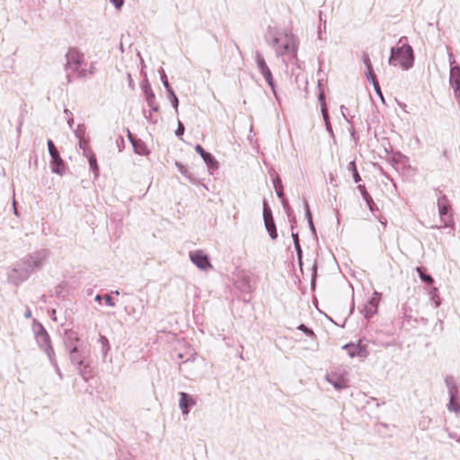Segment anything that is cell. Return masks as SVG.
Returning <instances> with one entry per match:
<instances>
[{
	"label": "cell",
	"instance_id": "1",
	"mask_svg": "<svg viewBox=\"0 0 460 460\" xmlns=\"http://www.w3.org/2000/svg\"><path fill=\"white\" fill-rule=\"evenodd\" d=\"M64 341L73 365L84 379H93L95 375V369L81 337L72 330H67L64 333Z\"/></svg>",
	"mask_w": 460,
	"mask_h": 460
},
{
	"label": "cell",
	"instance_id": "2",
	"mask_svg": "<svg viewBox=\"0 0 460 460\" xmlns=\"http://www.w3.org/2000/svg\"><path fill=\"white\" fill-rule=\"evenodd\" d=\"M50 253L48 249H41L15 262L7 271L8 282L14 286L22 284L32 274L41 270L47 262Z\"/></svg>",
	"mask_w": 460,
	"mask_h": 460
},
{
	"label": "cell",
	"instance_id": "3",
	"mask_svg": "<svg viewBox=\"0 0 460 460\" xmlns=\"http://www.w3.org/2000/svg\"><path fill=\"white\" fill-rule=\"evenodd\" d=\"M265 39L278 56L285 59H297L298 38L291 30L286 28H269Z\"/></svg>",
	"mask_w": 460,
	"mask_h": 460
},
{
	"label": "cell",
	"instance_id": "4",
	"mask_svg": "<svg viewBox=\"0 0 460 460\" xmlns=\"http://www.w3.org/2000/svg\"><path fill=\"white\" fill-rule=\"evenodd\" d=\"M32 330H33V334L35 335L37 343L39 344V346H40L41 350L50 359V362H51V364L53 366V368L56 370V371L59 373V375H60V370L59 369L58 362H57L54 350L52 347L50 336H49L48 333L46 332L45 328L41 325V323L39 321L34 319V320L32 321Z\"/></svg>",
	"mask_w": 460,
	"mask_h": 460
},
{
	"label": "cell",
	"instance_id": "5",
	"mask_svg": "<svg viewBox=\"0 0 460 460\" xmlns=\"http://www.w3.org/2000/svg\"><path fill=\"white\" fill-rule=\"evenodd\" d=\"M76 135L78 139V143L81 148L84 155L86 157L87 161L89 163L91 169L93 174L95 175V178H98L100 176V169L98 163H97V158L95 157V154L93 151L92 146H91L90 138L87 134L86 125L80 124L77 127L76 131Z\"/></svg>",
	"mask_w": 460,
	"mask_h": 460
},
{
	"label": "cell",
	"instance_id": "6",
	"mask_svg": "<svg viewBox=\"0 0 460 460\" xmlns=\"http://www.w3.org/2000/svg\"><path fill=\"white\" fill-rule=\"evenodd\" d=\"M389 64L404 70L410 69L415 64V53L413 48L407 43H400L391 52Z\"/></svg>",
	"mask_w": 460,
	"mask_h": 460
},
{
	"label": "cell",
	"instance_id": "7",
	"mask_svg": "<svg viewBox=\"0 0 460 460\" xmlns=\"http://www.w3.org/2000/svg\"><path fill=\"white\" fill-rule=\"evenodd\" d=\"M257 284V278L253 272L247 270H238L233 276V285L242 296H251Z\"/></svg>",
	"mask_w": 460,
	"mask_h": 460
},
{
	"label": "cell",
	"instance_id": "8",
	"mask_svg": "<svg viewBox=\"0 0 460 460\" xmlns=\"http://www.w3.org/2000/svg\"><path fill=\"white\" fill-rule=\"evenodd\" d=\"M140 86L142 89V93L144 95L145 102L147 105L149 106V115L147 116V120L151 123H157L158 122V114L159 113V107H158L156 96L154 94L152 87L149 84V79L147 77V74L144 70V68H142L141 71V79H140Z\"/></svg>",
	"mask_w": 460,
	"mask_h": 460
},
{
	"label": "cell",
	"instance_id": "9",
	"mask_svg": "<svg viewBox=\"0 0 460 460\" xmlns=\"http://www.w3.org/2000/svg\"><path fill=\"white\" fill-rule=\"evenodd\" d=\"M67 71L69 80L85 77L87 74V70L85 68V59L80 50L71 49L68 51Z\"/></svg>",
	"mask_w": 460,
	"mask_h": 460
},
{
	"label": "cell",
	"instance_id": "10",
	"mask_svg": "<svg viewBox=\"0 0 460 460\" xmlns=\"http://www.w3.org/2000/svg\"><path fill=\"white\" fill-rule=\"evenodd\" d=\"M388 163L397 170L402 177L411 176L413 168L411 167L409 159L397 150H392L388 153Z\"/></svg>",
	"mask_w": 460,
	"mask_h": 460
},
{
	"label": "cell",
	"instance_id": "11",
	"mask_svg": "<svg viewBox=\"0 0 460 460\" xmlns=\"http://www.w3.org/2000/svg\"><path fill=\"white\" fill-rule=\"evenodd\" d=\"M438 207H439L440 217H441V221H442L443 227L454 229L455 222H454L453 210H452L451 203L447 198V196L441 195L438 198Z\"/></svg>",
	"mask_w": 460,
	"mask_h": 460
},
{
	"label": "cell",
	"instance_id": "12",
	"mask_svg": "<svg viewBox=\"0 0 460 460\" xmlns=\"http://www.w3.org/2000/svg\"><path fill=\"white\" fill-rule=\"evenodd\" d=\"M48 149L50 151V158H51V160H50L51 171L56 175H59L60 176H65L68 172V166L61 158L59 150L51 140L48 141Z\"/></svg>",
	"mask_w": 460,
	"mask_h": 460
},
{
	"label": "cell",
	"instance_id": "13",
	"mask_svg": "<svg viewBox=\"0 0 460 460\" xmlns=\"http://www.w3.org/2000/svg\"><path fill=\"white\" fill-rule=\"evenodd\" d=\"M446 385L449 388L450 394V404L449 408L451 412L455 414H460V392L459 384L457 383L456 379L452 377H448L446 379Z\"/></svg>",
	"mask_w": 460,
	"mask_h": 460
},
{
	"label": "cell",
	"instance_id": "14",
	"mask_svg": "<svg viewBox=\"0 0 460 460\" xmlns=\"http://www.w3.org/2000/svg\"><path fill=\"white\" fill-rule=\"evenodd\" d=\"M318 98H319V103H320L321 113H322V116H323L324 122H325L326 131L329 132V134L332 138H334L332 122L330 120L329 111H328V107H327L325 86H324V84L322 81H319V84H318Z\"/></svg>",
	"mask_w": 460,
	"mask_h": 460
},
{
	"label": "cell",
	"instance_id": "15",
	"mask_svg": "<svg viewBox=\"0 0 460 460\" xmlns=\"http://www.w3.org/2000/svg\"><path fill=\"white\" fill-rule=\"evenodd\" d=\"M262 217H263L264 225H265V229H266L268 234L272 239H276L278 237L277 226H276L275 221H274L272 211H271V207H270V205H269V203H268L266 200H263Z\"/></svg>",
	"mask_w": 460,
	"mask_h": 460
},
{
	"label": "cell",
	"instance_id": "16",
	"mask_svg": "<svg viewBox=\"0 0 460 460\" xmlns=\"http://www.w3.org/2000/svg\"><path fill=\"white\" fill-rule=\"evenodd\" d=\"M326 379L330 383L338 389L346 388L349 385L348 373L342 368L332 369L326 376Z\"/></svg>",
	"mask_w": 460,
	"mask_h": 460
},
{
	"label": "cell",
	"instance_id": "17",
	"mask_svg": "<svg viewBox=\"0 0 460 460\" xmlns=\"http://www.w3.org/2000/svg\"><path fill=\"white\" fill-rule=\"evenodd\" d=\"M255 60H256L258 68H259L260 72L262 74V77L265 79L268 86L271 87V91H272L273 95H275L276 98H278L277 92H276L275 82H274L272 73H271V69L268 67L265 59H263L262 55L260 52L256 53Z\"/></svg>",
	"mask_w": 460,
	"mask_h": 460
},
{
	"label": "cell",
	"instance_id": "18",
	"mask_svg": "<svg viewBox=\"0 0 460 460\" xmlns=\"http://www.w3.org/2000/svg\"><path fill=\"white\" fill-rule=\"evenodd\" d=\"M358 190L360 191L362 198L364 199V201H365L366 203H367V205H368V207L370 209L371 213L379 220L380 223H382L384 226L387 225V221H386V219H385L383 215L381 214V212L379 211V208L377 207L376 203H374L373 199L371 198L370 194L368 193V191L366 189L365 186H364V185H359V186H358Z\"/></svg>",
	"mask_w": 460,
	"mask_h": 460
},
{
	"label": "cell",
	"instance_id": "19",
	"mask_svg": "<svg viewBox=\"0 0 460 460\" xmlns=\"http://www.w3.org/2000/svg\"><path fill=\"white\" fill-rule=\"evenodd\" d=\"M190 259L191 261L194 262L196 266L200 268L203 271H207L209 269H212V265L211 263V260L207 253L203 252L202 250H197V251H192L190 252Z\"/></svg>",
	"mask_w": 460,
	"mask_h": 460
},
{
	"label": "cell",
	"instance_id": "20",
	"mask_svg": "<svg viewBox=\"0 0 460 460\" xmlns=\"http://www.w3.org/2000/svg\"><path fill=\"white\" fill-rule=\"evenodd\" d=\"M127 132H128L127 135L133 147L134 152L139 156H144V157L149 156L151 153V150L149 149L148 145L146 144L143 140H140L138 136L134 135L130 130H127Z\"/></svg>",
	"mask_w": 460,
	"mask_h": 460
},
{
	"label": "cell",
	"instance_id": "21",
	"mask_svg": "<svg viewBox=\"0 0 460 460\" xmlns=\"http://www.w3.org/2000/svg\"><path fill=\"white\" fill-rule=\"evenodd\" d=\"M196 151L200 154L201 158H203V161L206 164L209 171L211 172V173H215V172L219 170L221 165H220L219 161L217 160V158L212 154L209 153L200 145L196 147Z\"/></svg>",
	"mask_w": 460,
	"mask_h": 460
},
{
	"label": "cell",
	"instance_id": "22",
	"mask_svg": "<svg viewBox=\"0 0 460 460\" xmlns=\"http://www.w3.org/2000/svg\"><path fill=\"white\" fill-rule=\"evenodd\" d=\"M363 60H364V63H365L366 67H367V69H368V73H369L370 80H371L372 84H373V86H374L376 93L379 95V98L382 100V102L385 103L383 94H382V91H381V88H380V86H379V80H378V77H377V75H376V73H375L374 68L372 67V64H371V61H370V57H369V55L367 54V53L363 55Z\"/></svg>",
	"mask_w": 460,
	"mask_h": 460
},
{
	"label": "cell",
	"instance_id": "23",
	"mask_svg": "<svg viewBox=\"0 0 460 460\" xmlns=\"http://www.w3.org/2000/svg\"><path fill=\"white\" fill-rule=\"evenodd\" d=\"M160 77H161V80H162L163 84L165 86V88L167 90V96H168V99L171 102L172 106L175 108L176 112H178V106H179V100L177 98L175 92L173 90L170 84H169V81H168V78H167V75L166 73L164 72L162 68H160Z\"/></svg>",
	"mask_w": 460,
	"mask_h": 460
},
{
	"label": "cell",
	"instance_id": "24",
	"mask_svg": "<svg viewBox=\"0 0 460 460\" xmlns=\"http://www.w3.org/2000/svg\"><path fill=\"white\" fill-rule=\"evenodd\" d=\"M451 84L454 91L456 99L460 104V68L457 64L452 66L451 71Z\"/></svg>",
	"mask_w": 460,
	"mask_h": 460
},
{
	"label": "cell",
	"instance_id": "25",
	"mask_svg": "<svg viewBox=\"0 0 460 460\" xmlns=\"http://www.w3.org/2000/svg\"><path fill=\"white\" fill-rule=\"evenodd\" d=\"M269 173H270V176H271V181H272V184H273V186H274L276 194L279 196V198H280L281 201H283V200L286 199L285 198L284 186H283L282 181L280 179L279 174H278L273 168H271V169L269 170Z\"/></svg>",
	"mask_w": 460,
	"mask_h": 460
},
{
	"label": "cell",
	"instance_id": "26",
	"mask_svg": "<svg viewBox=\"0 0 460 460\" xmlns=\"http://www.w3.org/2000/svg\"><path fill=\"white\" fill-rule=\"evenodd\" d=\"M344 350H347L348 353L352 357H364L368 355V352L364 344L359 343H350L347 344Z\"/></svg>",
	"mask_w": 460,
	"mask_h": 460
},
{
	"label": "cell",
	"instance_id": "27",
	"mask_svg": "<svg viewBox=\"0 0 460 460\" xmlns=\"http://www.w3.org/2000/svg\"><path fill=\"white\" fill-rule=\"evenodd\" d=\"M195 404H196V399L194 397L190 396L188 394H184V393L181 394L180 407L184 415H188L190 411L192 410V408L195 406Z\"/></svg>",
	"mask_w": 460,
	"mask_h": 460
},
{
	"label": "cell",
	"instance_id": "28",
	"mask_svg": "<svg viewBox=\"0 0 460 460\" xmlns=\"http://www.w3.org/2000/svg\"><path fill=\"white\" fill-rule=\"evenodd\" d=\"M380 298H381L380 294H375L374 296L370 298V301L366 304L364 310H363L366 317H370L374 315L377 311Z\"/></svg>",
	"mask_w": 460,
	"mask_h": 460
},
{
	"label": "cell",
	"instance_id": "29",
	"mask_svg": "<svg viewBox=\"0 0 460 460\" xmlns=\"http://www.w3.org/2000/svg\"><path fill=\"white\" fill-rule=\"evenodd\" d=\"M176 165L177 168H178V170L182 173V175L185 176L186 178H188L192 183H194V185H203V186H205V185H203V182L201 180H199L198 178H196L195 176H194V175L191 173L189 169L185 167V166H184L183 164L176 162Z\"/></svg>",
	"mask_w": 460,
	"mask_h": 460
},
{
	"label": "cell",
	"instance_id": "30",
	"mask_svg": "<svg viewBox=\"0 0 460 460\" xmlns=\"http://www.w3.org/2000/svg\"><path fill=\"white\" fill-rule=\"evenodd\" d=\"M303 203H304V209H305V213H306V218H307L308 226L310 228V230H311L313 235H315V237H317L316 236V227H315V223L313 221L311 210H310L309 204H308V202L306 200V198H303Z\"/></svg>",
	"mask_w": 460,
	"mask_h": 460
},
{
	"label": "cell",
	"instance_id": "31",
	"mask_svg": "<svg viewBox=\"0 0 460 460\" xmlns=\"http://www.w3.org/2000/svg\"><path fill=\"white\" fill-rule=\"evenodd\" d=\"M121 219L122 217L119 216L117 214H113L111 218L112 226H113V235H117L118 237L121 235V233H122V222H120L119 224H117Z\"/></svg>",
	"mask_w": 460,
	"mask_h": 460
},
{
	"label": "cell",
	"instance_id": "32",
	"mask_svg": "<svg viewBox=\"0 0 460 460\" xmlns=\"http://www.w3.org/2000/svg\"><path fill=\"white\" fill-rule=\"evenodd\" d=\"M292 237H293L294 244H295V247H296V251H297V253H298V262H299V266H300V270L302 271V249H301V246H300V242H299V237H298V234H292Z\"/></svg>",
	"mask_w": 460,
	"mask_h": 460
},
{
	"label": "cell",
	"instance_id": "33",
	"mask_svg": "<svg viewBox=\"0 0 460 460\" xmlns=\"http://www.w3.org/2000/svg\"><path fill=\"white\" fill-rule=\"evenodd\" d=\"M348 168H349L350 171L352 172V176H353V179L355 181V183H360V182H361V176H360V174H359V172L357 170V166L356 164H355V161L351 162Z\"/></svg>",
	"mask_w": 460,
	"mask_h": 460
},
{
	"label": "cell",
	"instance_id": "34",
	"mask_svg": "<svg viewBox=\"0 0 460 460\" xmlns=\"http://www.w3.org/2000/svg\"><path fill=\"white\" fill-rule=\"evenodd\" d=\"M320 23H323V26H321V29H319V39L323 40L325 39V19L323 13L320 14Z\"/></svg>",
	"mask_w": 460,
	"mask_h": 460
},
{
	"label": "cell",
	"instance_id": "35",
	"mask_svg": "<svg viewBox=\"0 0 460 460\" xmlns=\"http://www.w3.org/2000/svg\"><path fill=\"white\" fill-rule=\"evenodd\" d=\"M117 146L120 151H122L125 149V142H124V140H123V138L121 135L118 136Z\"/></svg>",
	"mask_w": 460,
	"mask_h": 460
},
{
	"label": "cell",
	"instance_id": "36",
	"mask_svg": "<svg viewBox=\"0 0 460 460\" xmlns=\"http://www.w3.org/2000/svg\"><path fill=\"white\" fill-rule=\"evenodd\" d=\"M178 124H179V127H178L177 131H176V135H184V133H185V126H184V124L181 122H178Z\"/></svg>",
	"mask_w": 460,
	"mask_h": 460
},
{
	"label": "cell",
	"instance_id": "37",
	"mask_svg": "<svg viewBox=\"0 0 460 460\" xmlns=\"http://www.w3.org/2000/svg\"><path fill=\"white\" fill-rule=\"evenodd\" d=\"M65 113H66V117L68 118V124L70 126H72L73 123H74V119H73V114L70 113L68 110H66L65 111Z\"/></svg>",
	"mask_w": 460,
	"mask_h": 460
},
{
	"label": "cell",
	"instance_id": "38",
	"mask_svg": "<svg viewBox=\"0 0 460 460\" xmlns=\"http://www.w3.org/2000/svg\"><path fill=\"white\" fill-rule=\"evenodd\" d=\"M111 2L113 3V5L117 8V9H120L122 7V5H123V2L124 0H111Z\"/></svg>",
	"mask_w": 460,
	"mask_h": 460
}]
</instances>
